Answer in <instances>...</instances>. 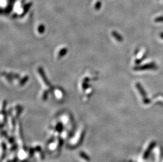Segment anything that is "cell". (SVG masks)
Here are the masks:
<instances>
[{
    "mask_svg": "<svg viewBox=\"0 0 163 162\" xmlns=\"http://www.w3.org/2000/svg\"><path fill=\"white\" fill-rule=\"evenodd\" d=\"M157 66L155 63H150L147 65H145L143 66H141L139 68H137L136 69H135V70L136 71H141V70H145V69H156Z\"/></svg>",
    "mask_w": 163,
    "mask_h": 162,
    "instance_id": "6da1fadb",
    "label": "cell"
},
{
    "mask_svg": "<svg viewBox=\"0 0 163 162\" xmlns=\"http://www.w3.org/2000/svg\"><path fill=\"white\" fill-rule=\"evenodd\" d=\"M136 87L137 88L138 90L139 91V92L140 93L141 96L143 97V98H145V99H146L147 100V97H146V93L145 92V91L143 89V87H142V86H141L140 84L137 83L136 84Z\"/></svg>",
    "mask_w": 163,
    "mask_h": 162,
    "instance_id": "7a4b0ae2",
    "label": "cell"
},
{
    "mask_svg": "<svg viewBox=\"0 0 163 162\" xmlns=\"http://www.w3.org/2000/svg\"><path fill=\"white\" fill-rule=\"evenodd\" d=\"M155 22H163V16L158 17L157 18L155 19Z\"/></svg>",
    "mask_w": 163,
    "mask_h": 162,
    "instance_id": "3957f363",
    "label": "cell"
},
{
    "mask_svg": "<svg viewBox=\"0 0 163 162\" xmlns=\"http://www.w3.org/2000/svg\"><path fill=\"white\" fill-rule=\"evenodd\" d=\"M160 36L163 39V33H162L160 34Z\"/></svg>",
    "mask_w": 163,
    "mask_h": 162,
    "instance_id": "277c9868",
    "label": "cell"
}]
</instances>
